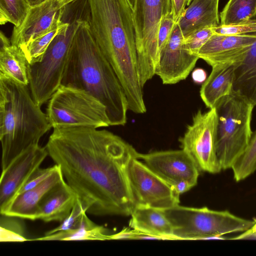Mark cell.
<instances>
[{
  "instance_id": "obj_1",
  "label": "cell",
  "mask_w": 256,
  "mask_h": 256,
  "mask_svg": "<svg viewBox=\"0 0 256 256\" xmlns=\"http://www.w3.org/2000/svg\"><path fill=\"white\" fill-rule=\"evenodd\" d=\"M46 147L86 213L130 216L128 169L140 154L132 146L106 130L76 126L53 128Z\"/></svg>"
},
{
  "instance_id": "obj_2",
  "label": "cell",
  "mask_w": 256,
  "mask_h": 256,
  "mask_svg": "<svg viewBox=\"0 0 256 256\" xmlns=\"http://www.w3.org/2000/svg\"><path fill=\"white\" fill-rule=\"evenodd\" d=\"M94 36L124 90L128 110L146 108L138 66L133 10L128 0H88Z\"/></svg>"
},
{
  "instance_id": "obj_3",
  "label": "cell",
  "mask_w": 256,
  "mask_h": 256,
  "mask_svg": "<svg viewBox=\"0 0 256 256\" xmlns=\"http://www.w3.org/2000/svg\"><path fill=\"white\" fill-rule=\"evenodd\" d=\"M90 20L78 22L60 85L90 92L105 106L110 126H124L129 110L126 96L94 36Z\"/></svg>"
},
{
  "instance_id": "obj_4",
  "label": "cell",
  "mask_w": 256,
  "mask_h": 256,
  "mask_svg": "<svg viewBox=\"0 0 256 256\" xmlns=\"http://www.w3.org/2000/svg\"><path fill=\"white\" fill-rule=\"evenodd\" d=\"M52 126L34 100L28 85L0 79V140L2 167L24 150L38 144Z\"/></svg>"
},
{
  "instance_id": "obj_5",
  "label": "cell",
  "mask_w": 256,
  "mask_h": 256,
  "mask_svg": "<svg viewBox=\"0 0 256 256\" xmlns=\"http://www.w3.org/2000/svg\"><path fill=\"white\" fill-rule=\"evenodd\" d=\"M90 16L88 0H76L66 4L62 16L63 24L42 59L28 64L29 88L34 100L40 106L61 84L79 20Z\"/></svg>"
},
{
  "instance_id": "obj_6",
  "label": "cell",
  "mask_w": 256,
  "mask_h": 256,
  "mask_svg": "<svg viewBox=\"0 0 256 256\" xmlns=\"http://www.w3.org/2000/svg\"><path fill=\"white\" fill-rule=\"evenodd\" d=\"M172 224L175 240H226L223 236L243 232L254 221L234 215L228 210H215L204 206L178 204L161 210Z\"/></svg>"
},
{
  "instance_id": "obj_7",
  "label": "cell",
  "mask_w": 256,
  "mask_h": 256,
  "mask_svg": "<svg viewBox=\"0 0 256 256\" xmlns=\"http://www.w3.org/2000/svg\"><path fill=\"white\" fill-rule=\"evenodd\" d=\"M254 106L233 93L216 104L218 125L216 152L222 170L231 168L246 148L252 132Z\"/></svg>"
},
{
  "instance_id": "obj_8",
  "label": "cell",
  "mask_w": 256,
  "mask_h": 256,
  "mask_svg": "<svg viewBox=\"0 0 256 256\" xmlns=\"http://www.w3.org/2000/svg\"><path fill=\"white\" fill-rule=\"evenodd\" d=\"M48 102L46 114L53 128L110 126L105 106L86 90L60 85Z\"/></svg>"
},
{
  "instance_id": "obj_9",
  "label": "cell",
  "mask_w": 256,
  "mask_h": 256,
  "mask_svg": "<svg viewBox=\"0 0 256 256\" xmlns=\"http://www.w3.org/2000/svg\"><path fill=\"white\" fill-rule=\"evenodd\" d=\"M172 0H135L133 17L142 86L156 74L160 52L158 34L162 18L172 12Z\"/></svg>"
},
{
  "instance_id": "obj_10",
  "label": "cell",
  "mask_w": 256,
  "mask_h": 256,
  "mask_svg": "<svg viewBox=\"0 0 256 256\" xmlns=\"http://www.w3.org/2000/svg\"><path fill=\"white\" fill-rule=\"evenodd\" d=\"M218 114L216 108L194 116L179 142L182 149L193 159L200 170L212 174L222 170L216 152Z\"/></svg>"
},
{
  "instance_id": "obj_11",
  "label": "cell",
  "mask_w": 256,
  "mask_h": 256,
  "mask_svg": "<svg viewBox=\"0 0 256 256\" xmlns=\"http://www.w3.org/2000/svg\"><path fill=\"white\" fill-rule=\"evenodd\" d=\"M139 160L132 159L128 169L134 207L165 210L179 204L180 194L175 188Z\"/></svg>"
},
{
  "instance_id": "obj_12",
  "label": "cell",
  "mask_w": 256,
  "mask_h": 256,
  "mask_svg": "<svg viewBox=\"0 0 256 256\" xmlns=\"http://www.w3.org/2000/svg\"><path fill=\"white\" fill-rule=\"evenodd\" d=\"M48 156L46 146L39 144L28 148L2 170L0 180V210L18 194L34 172Z\"/></svg>"
},
{
  "instance_id": "obj_13",
  "label": "cell",
  "mask_w": 256,
  "mask_h": 256,
  "mask_svg": "<svg viewBox=\"0 0 256 256\" xmlns=\"http://www.w3.org/2000/svg\"><path fill=\"white\" fill-rule=\"evenodd\" d=\"M140 160L166 182L174 186L180 181L196 185L200 170L184 150H166L140 154Z\"/></svg>"
},
{
  "instance_id": "obj_14",
  "label": "cell",
  "mask_w": 256,
  "mask_h": 256,
  "mask_svg": "<svg viewBox=\"0 0 256 256\" xmlns=\"http://www.w3.org/2000/svg\"><path fill=\"white\" fill-rule=\"evenodd\" d=\"M198 59L188 49L180 27L176 23L167 44L160 53L156 74L163 84H176L187 78Z\"/></svg>"
},
{
  "instance_id": "obj_15",
  "label": "cell",
  "mask_w": 256,
  "mask_h": 256,
  "mask_svg": "<svg viewBox=\"0 0 256 256\" xmlns=\"http://www.w3.org/2000/svg\"><path fill=\"white\" fill-rule=\"evenodd\" d=\"M66 5L63 0H46L30 7L22 24L14 27L12 44L22 50L30 42L50 30L62 20Z\"/></svg>"
},
{
  "instance_id": "obj_16",
  "label": "cell",
  "mask_w": 256,
  "mask_h": 256,
  "mask_svg": "<svg viewBox=\"0 0 256 256\" xmlns=\"http://www.w3.org/2000/svg\"><path fill=\"white\" fill-rule=\"evenodd\" d=\"M256 40V34H224L214 33L200 48L199 58L211 66L220 62L237 64Z\"/></svg>"
},
{
  "instance_id": "obj_17",
  "label": "cell",
  "mask_w": 256,
  "mask_h": 256,
  "mask_svg": "<svg viewBox=\"0 0 256 256\" xmlns=\"http://www.w3.org/2000/svg\"><path fill=\"white\" fill-rule=\"evenodd\" d=\"M64 178L58 166L54 172L36 187L18 194L3 210L1 214L32 220H36L38 208L44 196Z\"/></svg>"
},
{
  "instance_id": "obj_18",
  "label": "cell",
  "mask_w": 256,
  "mask_h": 256,
  "mask_svg": "<svg viewBox=\"0 0 256 256\" xmlns=\"http://www.w3.org/2000/svg\"><path fill=\"white\" fill-rule=\"evenodd\" d=\"M77 199L64 179L43 198L38 208L36 220L46 222H62L70 214Z\"/></svg>"
},
{
  "instance_id": "obj_19",
  "label": "cell",
  "mask_w": 256,
  "mask_h": 256,
  "mask_svg": "<svg viewBox=\"0 0 256 256\" xmlns=\"http://www.w3.org/2000/svg\"><path fill=\"white\" fill-rule=\"evenodd\" d=\"M219 0H192L176 22L184 38L206 28L219 26Z\"/></svg>"
},
{
  "instance_id": "obj_20",
  "label": "cell",
  "mask_w": 256,
  "mask_h": 256,
  "mask_svg": "<svg viewBox=\"0 0 256 256\" xmlns=\"http://www.w3.org/2000/svg\"><path fill=\"white\" fill-rule=\"evenodd\" d=\"M235 66L234 63L226 62L212 66V71L200 92L206 108H215L222 98L232 94Z\"/></svg>"
},
{
  "instance_id": "obj_21",
  "label": "cell",
  "mask_w": 256,
  "mask_h": 256,
  "mask_svg": "<svg viewBox=\"0 0 256 256\" xmlns=\"http://www.w3.org/2000/svg\"><path fill=\"white\" fill-rule=\"evenodd\" d=\"M130 216L129 226L131 228L160 240H175L172 224L161 210L135 206Z\"/></svg>"
},
{
  "instance_id": "obj_22",
  "label": "cell",
  "mask_w": 256,
  "mask_h": 256,
  "mask_svg": "<svg viewBox=\"0 0 256 256\" xmlns=\"http://www.w3.org/2000/svg\"><path fill=\"white\" fill-rule=\"evenodd\" d=\"M28 62L23 51L12 44L1 31L0 34V79H9L29 84Z\"/></svg>"
},
{
  "instance_id": "obj_23",
  "label": "cell",
  "mask_w": 256,
  "mask_h": 256,
  "mask_svg": "<svg viewBox=\"0 0 256 256\" xmlns=\"http://www.w3.org/2000/svg\"><path fill=\"white\" fill-rule=\"evenodd\" d=\"M232 93L256 106V40L236 64Z\"/></svg>"
},
{
  "instance_id": "obj_24",
  "label": "cell",
  "mask_w": 256,
  "mask_h": 256,
  "mask_svg": "<svg viewBox=\"0 0 256 256\" xmlns=\"http://www.w3.org/2000/svg\"><path fill=\"white\" fill-rule=\"evenodd\" d=\"M85 213L76 228L60 231L36 238V240H109L108 230L94 222Z\"/></svg>"
},
{
  "instance_id": "obj_25",
  "label": "cell",
  "mask_w": 256,
  "mask_h": 256,
  "mask_svg": "<svg viewBox=\"0 0 256 256\" xmlns=\"http://www.w3.org/2000/svg\"><path fill=\"white\" fill-rule=\"evenodd\" d=\"M256 16V0H229L220 14V25L236 26Z\"/></svg>"
},
{
  "instance_id": "obj_26",
  "label": "cell",
  "mask_w": 256,
  "mask_h": 256,
  "mask_svg": "<svg viewBox=\"0 0 256 256\" xmlns=\"http://www.w3.org/2000/svg\"><path fill=\"white\" fill-rule=\"evenodd\" d=\"M231 169L236 182L246 178L256 171V130L252 132L246 148L236 160Z\"/></svg>"
},
{
  "instance_id": "obj_27",
  "label": "cell",
  "mask_w": 256,
  "mask_h": 256,
  "mask_svg": "<svg viewBox=\"0 0 256 256\" xmlns=\"http://www.w3.org/2000/svg\"><path fill=\"white\" fill-rule=\"evenodd\" d=\"M63 24L62 20L50 30L30 42L22 50L29 64L41 60L48 47Z\"/></svg>"
},
{
  "instance_id": "obj_28",
  "label": "cell",
  "mask_w": 256,
  "mask_h": 256,
  "mask_svg": "<svg viewBox=\"0 0 256 256\" xmlns=\"http://www.w3.org/2000/svg\"><path fill=\"white\" fill-rule=\"evenodd\" d=\"M30 8L26 0H0V24L10 22L14 27L19 26Z\"/></svg>"
},
{
  "instance_id": "obj_29",
  "label": "cell",
  "mask_w": 256,
  "mask_h": 256,
  "mask_svg": "<svg viewBox=\"0 0 256 256\" xmlns=\"http://www.w3.org/2000/svg\"><path fill=\"white\" fill-rule=\"evenodd\" d=\"M16 217L1 214L0 241L23 242L28 240L24 235V228Z\"/></svg>"
},
{
  "instance_id": "obj_30",
  "label": "cell",
  "mask_w": 256,
  "mask_h": 256,
  "mask_svg": "<svg viewBox=\"0 0 256 256\" xmlns=\"http://www.w3.org/2000/svg\"><path fill=\"white\" fill-rule=\"evenodd\" d=\"M86 212L80 200L77 199L70 214L56 228L47 232L45 236L58 232L66 231L76 228L80 226L84 214Z\"/></svg>"
},
{
  "instance_id": "obj_31",
  "label": "cell",
  "mask_w": 256,
  "mask_h": 256,
  "mask_svg": "<svg viewBox=\"0 0 256 256\" xmlns=\"http://www.w3.org/2000/svg\"><path fill=\"white\" fill-rule=\"evenodd\" d=\"M214 34L213 28H206L184 38V43L190 53L198 56L200 48Z\"/></svg>"
},
{
  "instance_id": "obj_32",
  "label": "cell",
  "mask_w": 256,
  "mask_h": 256,
  "mask_svg": "<svg viewBox=\"0 0 256 256\" xmlns=\"http://www.w3.org/2000/svg\"><path fill=\"white\" fill-rule=\"evenodd\" d=\"M214 33L224 34H244L256 32V16L247 22L236 26L219 25L213 28Z\"/></svg>"
},
{
  "instance_id": "obj_33",
  "label": "cell",
  "mask_w": 256,
  "mask_h": 256,
  "mask_svg": "<svg viewBox=\"0 0 256 256\" xmlns=\"http://www.w3.org/2000/svg\"><path fill=\"white\" fill-rule=\"evenodd\" d=\"M175 24L172 12L167 14L162 18L158 34L160 53L167 44Z\"/></svg>"
},
{
  "instance_id": "obj_34",
  "label": "cell",
  "mask_w": 256,
  "mask_h": 256,
  "mask_svg": "<svg viewBox=\"0 0 256 256\" xmlns=\"http://www.w3.org/2000/svg\"><path fill=\"white\" fill-rule=\"evenodd\" d=\"M58 166L56 164L47 168H40L36 170L20 190V194L32 189L45 180L56 169Z\"/></svg>"
},
{
  "instance_id": "obj_35",
  "label": "cell",
  "mask_w": 256,
  "mask_h": 256,
  "mask_svg": "<svg viewBox=\"0 0 256 256\" xmlns=\"http://www.w3.org/2000/svg\"><path fill=\"white\" fill-rule=\"evenodd\" d=\"M172 2L174 18L176 23L186 8L187 0H172Z\"/></svg>"
},
{
  "instance_id": "obj_36",
  "label": "cell",
  "mask_w": 256,
  "mask_h": 256,
  "mask_svg": "<svg viewBox=\"0 0 256 256\" xmlns=\"http://www.w3.org/2000/svg\"><path fill=\"white\" fill-rule=\"evenodd\" d=\"M134 231V230L130 228H124L116 234H111L109 240L132 239Z\"/></svg>"
},
{
  "instance_id": "obj_37",
  "label": "cell",
  "mask_w": 256,
  "mask_h": 256,
  "mask_svg": "<svg viewBox=\"0 0 256 256\" xmlns=\"http://www.w3.org/2000/svg\"><path fill=\"white\" fill-rule=\"evenodd\" d=\"M192 77L193 81L198 84H203L207 78L206 70L202 68H196L192 70Z\"/></svg>"
},
{
  "instance_id": "obj_38",
  "label": "cell",
  "mask_w": 256,
  "mask_h": 256,
  "mask_svg": "<svg viewBox=\"0 0 256 256\" xmlns=\"http://www.w3.org/2000/svg\"><path fill=\"white\" fill-rule=\"evenodd\" d=\"M254 221V223L252 228L243 232L242 234V238H256V219Z\"/></svg>"
},
{
  "instance_id": "obj_39",
  "label": "cell",
  "mask_w": 256,
  "mask_h": 256,
  "mask_svg": "<svg viewBox=\"0 0 256 256\" xmlns=\"http://www.w3.org/2000/svg\"><path fill=\"white\" fill-rule=\"evenodd\" d=\"M30 7L40 4L46 0H26Z\"/></svg>"
},
{
  "instance_id": "obj_40",
  "label": "cell",
  "mask_w": 256,
  "mask_h": 256,
  "mask_svg": "<svg viewBox=\"0 0 256 256\" xmlns=\"http://www.w3.org/2000/svg\"><path fill=\"white\" fill-rule=\"evenodd\" d=\"M128 2L129 3L130 5V6L132 8V10H133V8H134V5L135 0H128Z\"/></svg>"
},
{
  "instance_id": "obj_41",
  "label": "cell",
  "mask_w": 256,
  "mask_h": 256,
  "mask_svg": "<svg viewBox=\"0 0 256 256\" xmlns=\"http://www.w3.org/2000/svg\"><path fill=\"white\" fill-rule=\"evenodd\" d=\"M64 0V4H69V3H70V2H74V0Z\"/></svg>"
},
{
  "instance_id": "obj_42",
  "label": "cell",
  "mask_w": 256,
  "mask_h": 256,
  "mask_svg": "<svg viewBox=\"0 0 256 256\" xmlns=\"http://www.w3.org/2000/svg\"><path fill=\"white\" fill-rule=\"evenodd\" d=\"M192 0H187L186 6H188L192 2Z\"/></svg>"
}]
</instances>
